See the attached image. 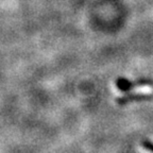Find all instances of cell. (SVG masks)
Returning <instances> with one entry per match:
<instances>
[{
  "label": "cell",
  "instance_id": "cell-1",
  "mask_svg": "<svg viewBox=\"0 0 153 153\" xmlns=\"http://www.w3.org/2000/svg\"><path fill=\"white\" fill-rule=\"evenodd\" d=\"M116 87L122 93H129L132 89L139 87V86H148L152 85V82L147 79H138L136 81H130L126 78H119L116 80Z\"/></svg>",
  "mask_w": 153,
  "mask_h": 153
},
{
  "label": "cell",
  "instance_id": "cell-2",
  "mask_svg": "<svg viewBox=\"0 0 153 153\" xmlns=\"http://www.w3.org/2000/svg\"><path fill=\"white\" fill-rule=\"evenodd\" d=\"M147 99H151V96L143 93H130L128 95L122 96L120 98H117L116 101H117L118 104L123 105L129 102H132V101H143L147 100Z\"/></svg>",
  "mask_w": 153,
  "mask_h": 153
},
{
  "label": "cell",
  "instance_id": "cell-3",
  "mask_svg": "<svg viewBox=\"0 0 153 153\" xmlns=\"http://www.w3.org/2000/svg\"><path fill=\"white\" fill-rule=\"evenodd\" d=\"M141 146L146 149V150H148L149 152L153 153V143H152V141H150V140H143V143H141Z\"/></svg>",
  "mask_w": 153,
  "mask_h": 153
}]
</instances>
